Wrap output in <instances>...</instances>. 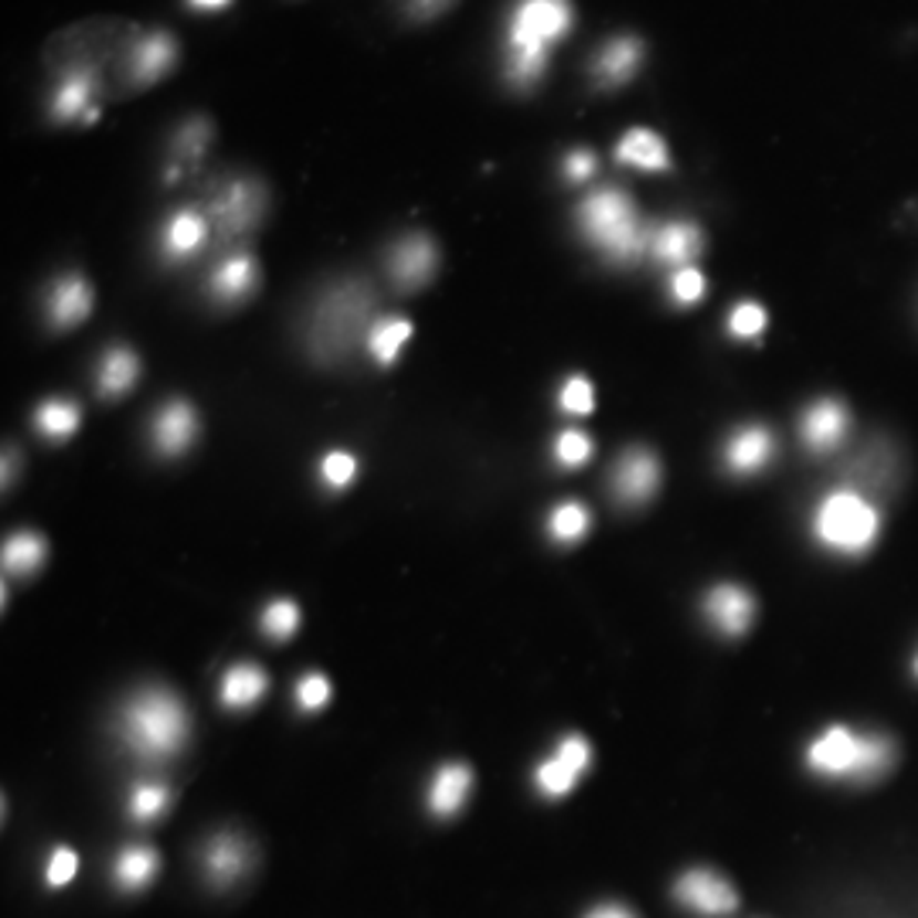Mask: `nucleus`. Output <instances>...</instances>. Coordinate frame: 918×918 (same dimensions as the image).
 <instances>
[{"instance_id": "obj_2", "label": "nucleus", "mask_w": 918, "mask_h": 918, "mask_svg": "<svg viewBox=\"0 0 918 918\" xmlns=\"http://www.w3.org/2000/svg\"><path fill=\"white\" fill-rule=\"evenodd\" d=\"M375 310V293L372 286H364L357 280L331 286L324 296L313 303L310 324H306V344L310 354L320 364H334L354 351V344L375 327L372 320Z\"/></svg>"}, {"instance_id": "obj_22", "label": "nucleus", "mask_w": 918, "mask_h": 918, "mask_svg": "<svg viewBox=\"0 0 918 918\" xmlns=\"http://www.w3.org/2000/svg\"><path fill=\"white\" fill-rule=\"evenodd\" d=\"M269 687V677L262 667L255 664H236L228 667L225 677H221V705L225 708H252Z\"/></svg>"}, {"instance_id": "obj_10", "label": "nucleus", "mask_w": 918, "mask_h": 918, "mask_svg": "<svg viewBox=\"0 0 918 918\" xmlns=\"http://www.w3.org/2000/svg\"><path fill=\"white\" fill-rule=\"evenodd\" d=\"M609 480H613V493L619 503H629V508L647 503L660 487V459L650 449L633 446L616 459Z\"/></svg>"}, {"instance_id": "obj_40", "label": "nucleus", "mask_w": 918, "mask_h": 918, "mask_svg": "<svg viewBox=\"0 0 918 918\" xmlns=\"http://www.w3.org/2000/svg\"><path fill=\"white\" fill-rule=\"evenodd\" d=\"M354 473H357V459L351 456V452H327L324 456V463H320V477H324L331 487H347L351 480H354Z\"/></svg>"}, {"instance_id": "obj_47", "label": "nucleus", "mask_w": 918, "mask_h": 918, "mask_svg": "<svg viewBox=\"0 0 918 918\" xmlns=\"http://www.w3.org/2000/svg\"><path fill=\"white\" fill-rule=\"evenodd\" d=\"M585 918H636V911L619 901H606V905H595Z\"/></svg>"}, {"instance_id": "obj_13", "label": "nucleus", "mask_w": 918, "mask_h": 918, "mask_svg": "<svg viewBox=\"0 0 918 918\" xmlns=\"http://www.w3.org/2000/svg\"><path fill=\"white\" fill-rule=\"evenodd\" d=\"M705 616L711 619V626L724 636H742L752 619H755V599L742 588V585H714L705 595Z\"/></svg>"}, {"instance_id": "obj_29", "label": "nucleus", "mask_w": 918, "mask_h": 918, "mask_svg": "<svg viewBox=\"0 0 918 918\" xmlns=\"http://www.w3.org/2000/svg\"><path fill=\"white\" fill-rule=\"evenodd\" d=\"M411 337V324L405 316H382V320H375V327L367 331V354H372L378 364H395L398 361V354H401V347H405V341Z\"/></svg>"}, {"instance_id": "obj_8", "label": "nucleus", "mask_w": 918, "mask_h": 918, "mask_svg": "<svg viewBox=\"0 0 918 918\" xmlns=\"http://www.w3.org/2000/svg\"><path fill=\"white\" fill-rule=\"evenodd\" d=\"M674 898L677 905H684L687 911L705 915V918H724L739 908V891H734L721 875L708 867H695L684 870L674 885Z\"/></svg>"}, {"instance_id": "obj_6", "label": "nucleus", "mask_w": 918, "mask_h": 918, "mask_svg": "<svg viewBox=\"0 0 918 918\" xmlns=\"http://www.w3.org/2000/svg\"><path fill=\"white\" fill-rule=\"evenodd\" d=\"M813 528H816V538L826 547L844 551V555H860V551H867L870 544H875V538L882 531V521H878V511L870 508L860 493L837 490L816 508Z\"/></svg>"}, {"instance_id": "obj_9", "label": "nucleus", "mask_w": 918, "mask_h": 918, "mask_svg": "<svg viewBox=\"0 0 918 918\" xmlns=\"http://www.w3.org/2000/svg\"><path fill=\"white\" fill-rule=\"evenodd\" d=\"M100 85H103V79L92 65H72L62 75L55 96H52V116L62 123L100 119Z\"/></svg>"}, {"instance_id": "obj_19", "label": "nucleus", "mask_w": 918, "mask_h": 918, "mask_svg": "<svg viewBox=\"0 0 918 918\" xmlns=\"http://www.w3.org/2000/svg\"><path fill=\"white\" fill-rule=\"evenodd\" d=\"M49 320L55 327H75L92 313V286L82 280V275H62V280L49 290Z\"/></svg>"}, {"instance_id": "obj_36", "label": "nucleus", "mask_w": 918, "mask_h": 918, "mask_svg": "<svg viewBox=\"0 0 918 918\" xmlns=\"http://www.w3.org/2000/svg\"><path fill=\"white\" fill-rule=\"evenodd\" d=\"M262 629L272 639H290L300 629V609H296V603H290V599L269 603L265 613H262Z\"/></svg>"}, {"instance_id": "obj_25", "label": "nucleus", "mask_w": 918, "mask_h": 918, "mask_svg": "<svg viewBox=\"0 0 918 918\" xmlns=\"http://www.w3.org/2000/svg\"><path fill=\"white\" fill-rule=\"evenodd\" d=\"M136 378H140V357H136L129 347H113V351L103 354V361H100V375H96L100 395H103V398H119V395H126V392L136 385Z\"/></svg>"}, {"instance_id": "obj_49", "label": "nucleus", "mask_w": 918, "mask_h": 918, "mask_svg": "<svg viewBox=\"0 0 918 918\" xmlns=\"http://www.w3.org/2000/svg\"><path fill=\"white\" fill-rule=\"evenodd\" d=\"M915 674H918V660H915Z\"/></svg>"}, {"instance_id": "obj_1", "label": "nucleus", "mask_w": 918, "mask_h": 918, "mask_svg": "<svg viewBox=\"0 0 918 918\" xmlns=\"http://www.w3.org/2000/svg\"><path fill=\"white\" fill-rule=\"evenodd\" d=\"M119 739L133 759L160 765L188 745L191 714L167 687H144L119 711Z\"/></svg>"}, {"instance_id": "obj_12", "label": "nucleus", "mask_w": 918, "mask_h": 918, "mask_svg": "<svg viewBox=\"0 0 918 918\" xmlns=\"http://www.w3.org/2000/svg\"><path fill=\"white\" fill-rule=\"evenodd\" d=\"M177 62V41L167 31H147L136 34L126 55V79L129 88H144L164 79Z\"/></svg>"}, {"instance_id": "obj_21", "label": "nucleus", "mask_w": 918, "mask_h": 918, "mask_svg": "<svg viewBox=\"0 0 918 918\" xmlns=\"http://www.w3.org/2000/svg\"><path fill=\"white\" fill-rule=\"evenodd\" d=\"M259 283V265L249 252H232V255H225L215 272H211V293L218 300H228V303H236V300H246Z\"/></svg>"}, {"instance_id": "obj_45", "label": "nucleus", "mask_w": 918, "mask_h": 918, "mask_svg": "<svg viewBox=\"0 0 918 918\" xmlns=\"http://www.w3.org/2000/svg\"><path fill=\"white\" fill-rule=\"evenodd\" d=\"M456 0H405V8H408V14L411 18H423V21H429V18H439L446 8H452Z\"/></svg>"}, {"instance_id": "obj_3", "label": "nucleus", "mask_w": 918, "mask_h": 918, "mask_svg": "<svg viewBox=\"0 0 918 918\" xmlns=\"http://www.w3.org/2000/svg\"><path fill=\"white\" fill-rule=\"evenodd\" d=\"M578 225H582V236L609 262H619V265L636 262L650 242L647 228H643L636 215V205L616 188L592 191L578 208Z\"/></svg>"}, {"instance_id": "obj_38", "label": "nucleus", "mask_w": 918, "mask_h": 918, "mask_svg": "<svg viewBox=\"0 0 918 918\" xmlns=\"http://www.w3.org/2000/svg\"><path fill=\"white\" fill-rule=\"evenodd\" d=\"M559 401H562V408L568 411V416H588V411L595 408V392H592V382H588V378H582V375L568 378V382H565V388H562V395H559Z\"/></svg>"}, {"instance_id": "obj_15", "label": "nucleus", "mask_w": 918, "mask_h": 918, "mask_svg": "<svg viewBox=\"0 0 918 918\" xmlns=\"http://www.w3.org/2000/svg\"><path fill=\"white\" fill-rule=\"evenodd\" d=\"M847 426H851V416L847 408L834 398H823V401H813L806 411H803V442L806 449L813 452H831L841 446V439L847 436Z\"/></svg>"}, {"instance_id": "obj_41", "label": "nucleus", "mask_w": 918, "mask_h": 918, "mask_svg": "<svg viewBox=\"0 0 918 918\" xmlns=\"http://www.w3.org/2000/svg\"><path fill=\"white\" fill-rule=\"evenodd\" d=\"M296 701L303 711H316V708H324L331 701V684L324 674H306L300 684H296Z\"/></svg>"}, {"instance_id": "obj_28", "label": "nucleus", "mask_w": 918, "mask_h": 918, "mask_svg": "<svg viewBox=\"0 0 918 918\" xmlns=\"http://www.w3.org/2000/svg\"><path fill=\"white\" fill-rule=\"evenodd\" d=\"M208 144H211V123L208 119H188L184 123L174 136V167H170L167 180L180 177L184 170H195L198 160L205 157Z\"/></svg>"}, {"instance_id": "obj_24", "label": "nucleus", "mask_w": 918, "mask_h": 918, "mask_svg": "<svg viewBox=\"0 0 918 918\" xmlns=\"http://www.w3.org/2000/svg\"><path fill=\"white\" fill-rule=\"evenodd\" d=\"M650 242H654V255H657L660 262L680 265V269L701 252V232H698L695 225H687V221H670V225H664Z\"/></svg>"}, {"instance_id": "obj_26", "label": "nucleus", "mask_w": 918, "mask_h": 918, "mask_svg": "<svg viewBox=\"0 0 918 918\" xmlns=\"http://www.w3.org/2000/svg\"><path fill=\"white\" fill-rule=\"evenodd\" d=\"M639 59H643V44L636 38H616L595 59V79L606 85H623L639 69Z\"/></svg>"}, {"instance_id": "obj_33", "label": "nucleus", "mask_w": 918, "mask_h": 918, "mask_svg": "<svg viewBox=\"0 0 918 918\" xmlns=\"http://www.w3.org/2000/svg\"><path fill=\"white\" fill-rule=\"evenodd\" d=\"M575 783H578V772H575L568 762H562L559 755L544 759V762L538 765V772H534V786H538L541 796H547V800H562V796H568Z\"/></svg>"}, {"instance_id": "obj_27", "label": "nucleus", "mask_w": 918, "mask_h": 918, "mask_svg": "<svg viewBox=\"0 0 918 918\" xmlns=\"http://www.w3.org/2000/svg\"><path fill=\"white\" fill-rule=\"evenodd\" d=\"M616 157H619V164H629L639 170H667V164H670L664 140L650 129H629L616 147Z\"/></svg>"}, {"instance_id": "obj_44", "label": "nucleus", "mask_w": 918, "mask_h": 918, "mask_svg": "<svg viewBox=\"0 0 918 918\" xmlns=\"http://www.w3.org/2000/svg\"><path fill=\"white\" fill-rule=\"evenodd\" d=\"M555 755L562 759V762H568L578 775L588 769V762H592V745L582 739V734H568V739H562V745L555 749Z\"/></svg>"}, {"instance_id": "obj_34", "label": "nucleus", "mask_w": 918, "mask_h": 918, "mask_svg": "<svg viewBox=\"0 0 918 918\" xmlns=\"http://www.w3.org/2000/svg\"><path fill=\"white\" fill-rule=\"evenodd\" d=\"M167 806H170V790L164 783H136L129 793V816L140 823L157 820Z\"/></svg>"}, {"instance_id": "obj_17", "label": "nucleus", "mask_w": 918, "mask_h": 918, "mask_svg": "<svg viewBox=\"0 0 918 918\" xmlns=\"http://www.w3.org/2000/svg\"><path fill=\"white\" fill-rule=\"evenodd\" d=\"M775 456V439L769 429L762 426H745L739 429L728 446H724V467L739 477H749V473H759L769 467V459Z\"/></svg>"}, {"instance_id": "obj_11", "label": "nucleus", "mask_w": 918, "mask_h": 918, "mask_svg": "<svg viewBox=\"0 0 918 918\" xmlns=\"http://www.w3.org/2000/svg\"><path fill=\"white\" fill-rule=\"evenodd\" d=\"M439 269V252L429 236H405L388 252V275L401 293L423 290Z\"/></svg>"}, {"instance_id": "obj_18", "label": "nucleus", "mask_w": 918, "mask_h": 918, "mask_svg": "<svg viewBox=\"0 0 918 918\" xmlns=\"http://www.w3.org/2000/svg\"><path fill=\"white\" fill-rule=\"evenodd\" d=\"M211 236V225L198 208H180L167 218L164 232H160V249L170 259H191L195 252L205 249Z\"/></svg>"}, {"instance_id": "obj_35", "label": "nucleus", "mask_w": 918, "mask_h": 918, "mask_svg": "<svg viewBox=\"0 0 918 918\" xmlns=\"http://www.w3.org/2000/svg\"><path fill=\"white\" fill-rule=\"evenodd\" d=\"M547 65V52H531V49H508V79L518 88H528L541 79Z\"/></svg>"}, {"instance_id": "obj_23", "label": "nucleus", "mask_w": 918, "mask_h": 918, "mask_svg": "<svg viewBox=\"0 0 918 918\" xmlns=\"http://www.w3.org/2000/svg\"><path fill=\"white\" fill-rule=\"evenodd\" d=\"M160 870V854L154 847H144V844H133L126 847L116 864H113V878L123 891H144Z\"/></svg>"}, {"instance_id": "obj_30", "label": "nucleus", "mask_w": 918, "mask_h": 918, "mask_svg": "<svg viewBox=\"0 0 918 918\" xmlns=\"http://www.w3.org/2000/svg\"><path fill=\"white\" fill-rule=\"evenodd\" d=\"M82 423V411L75 401L69 398H49V401H41L38 408V416H34V426L41 436H49V439H69Z\"/></svg>"}, {"instance_id": "obj_48", "label": "nucleus", "mask_w": 918, "mask_h": 918, "mask_svg": "<svg viewBox=\"0 0 918 918\" xmlns=\"http://www.w3.org/2000/svg\"><path fill=\"white\" fill-rule=\"evenodd\" d=\"M188 4L198 8V11H221V8L232 4V0H188Z\"/></svg>"}, {"instance_id": "obj_32", "label": "nucleus", "mask_w": 918, "mask_h": 918, "mask_svg": "<svg viewBox=\"0 0 918 918\" xmlns=\"http://www.w3.org/2000/svg\"><path fill=\"white\" fill-rule=\"evenodd\" d=\"M44 538L34 531H18L8 538L4 544V568L14 575H31L41 562H44Z\"/></svg>"}, {"instance_id": "obj_7", "label": "nucleus", "mask_w": 918, "mask_h": 918, "mask_svg": "<svg viewBox=\"0 0 918 918\" xmlns=\"http://www.w3.org/2000/svg\"><path fill=\"white\" fill-rule=\"evenodd\" d=\"M572 28V4L568 0H521L511 14L508 49H531L547 52L559 38Z\"/></svg>"}, {"instance_id": "obj_20", "label": "nucleus", "mask_w": 918, "mask_h": 918, "mask_svg": "<svg viewBox=\"0 0 918 918\" xmlns=\"http://www.w3.org/2000/svg\"><path fill=\"white\" fill-rule=\"evenodd\" d=\"M470 790H473V772L470 765L463 762H449L442 765L432 783H429V810L436 816H456L459 810L467 806L470 800Z\"/></svg>"}, {"instance_id": "obj_31", "label": "nucleus", "mask_w": 918, "mask_h": 918, "mask_svg": "<svg viewBox=\"0 0 918 918\" xmlns=\"http://www.w3.org/2000/svg\"><path fill=\"white\" fill-rule=\"evenodd\" d=\"M588 528H592V514H588L585 503H578V500H565V503H559V508L547 514V534L555 538L559 544L582 541L588 534Z\"/></svg>"}, {"instance_id": "obj_39", "label": "nucleus", "mask_w": 918, "mask_h": 918, "mask_svg": "<svg viewBox=\"0 0 918 918\" xmlns=\"http://www.w3.org/2000/svg\"><path fill=\"white\" fill-rule=\"evenodd\" d=\"M588 456H592V439H588L585 432L568 429V432L559 436V442H555V459H559L562 467H582Z\"/></svg>"}, {"instance_id": "obj_37", "label": "nucleus", "mask_w": 918, "mask_h": 918, "mask_svg": "<svg viewBox=\"0 0 918 918\" xmlns=\"http://www.w3.org/2000/svg\"><path fill=\"white\" fill-rule=\"evenodd\" d=\"M728 331L734 337H759L765 331V310L759 303H739L728 316Z\"/></svg>"}, {"instance_id": "obj_16", "label": "nucleus", "mask_w": 918, "mask_h": 918, "mask_svg": "<svg viewBox=\"0 0 918 918\" xmlns=\"http://www.w3.org/2000/svg\"><path fill=\"white\" fill-rule=\"evenodd\" d=\"M201 864H205V875L211 885L218 888H228L236 885L246 867H249V844L236 834H218L205 844V854H201Z\"/></svg>"}, {"instance_id": "obj_46", "label": "nucleus", "mask_w": 918, "mask_h": 918, "mask_svg": "<svg viewBox=\"0 0 918 918\" xmlns=\"http://www.w3.org/2000/svg\"><path fill=\"white\" fill-rule=\"evenodd\" d=\"M592 170H595V157L585 154V150H575V154L565 160V177H568V180H585Z\"/></svg>"}, {"instance_id": "obj_42", "label": "nucleus", "mask_w": 918, "mask_h": 918, "mask_svg": "<svg viewBox=\"0 0 918 918\" xmlns=\"http://www.w3.org/2000/svg\"><path fill=\"white\" fill-rule=\"evenodd\" d=\"M670 290H674V300H677V303H698V300L705 296V275H701L695 265H684V269L674 272Z\"/></svg>"}, {"instance_id": "obj_5", "label": "nucleus", "mask_w": 918, "mask_h": 918, "mask_svg": "<svg viewBox=\"0 0 918 918\" xmlns=\"http://www.w3.org/2000/svg\"><path fill=\"white\" fill-rule=\"evenodd\" d=\"M198 211L208 218L218 242H236L262 221L265 188L249 177H218L208 184V191H201Z\"/></svg>"}, {"instance_id": "obj_14", "label": "nucleus", "mask_w": 918, "mask_h": 918, "mask_svg": "<svg viewBox=\"0 0 918 918\" xmlns=\"http://www.w3.org/2000/svg\"><path fill=\"white\" fill-rule=\"evenodd\" d=\"M154 449L160 456H180L188 452L198 439V411L188 401H167L150 426Z\"/></svg>"}, {"instance_id": "obj_4", "label": "nucleus", "mask_w": 918, "mask_h": 918, "mask_svg": "<svg viewBox=\"0 0 918 918\" xmlns=\"http://www.w3.org/2000/svg\"><path fill=\"white\" fill-rule=\"evenodd\" d=\"M806 762L813 772L826 779H851V783H870L891 769L895 745L885 734H857L851 728H826L810 745Z\"/></svg>"}, {"instance_id": "obj_43", "label": "nucleus", "mask_w": 918, "mask_h": 918, "mask_svg": "<svg viewBox=\"0 0 918 918\" xmlns=\"http://www.w3.org/2000/svg\"><path fill=\"white\" fill-rule=\"evenodd\" d=\"M75 870H79L75 851H72V847H55L52 857H49V870H44V875H49V885H52V888H65V885L75 878Z\"/></svg>"}]
</instances>
